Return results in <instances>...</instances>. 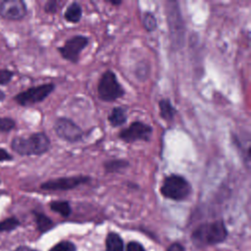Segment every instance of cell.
I'll return each mask as SVG.
<instances>
[{
  "label": "cell",
  "mask_w": 251,
  "mask_h": 251,
  "mask_svg": "<svg viewBox=\"0 0 251 251\" xmlns=\"http://www.w3.org/2000/svg\"><path fill=\"white\" fill-rule=\"evenodd\" d=\"M20 225V222L16 218H9L0 223V231H10L15 229Z\"/></svg>",
  "instance_id": "cell-20"
},
{
  "label": "cell",
  "mask_w": 251,
  "mask_h": 251,
  "mask_svg": "<svg viewBox=\"0 0 251 251\" xmlns=\"http://www.w3.org/2000/svg\"><path fill=\"white\" fill-rule=\"evenodd\" d=\"M141 24L147 32H152L157 28V20L154 14L150 11H145L141 14Z\"/></svg>",
  "instance_id": "cell-17"
},
{
  "label": "cell",
  "mask_w": 251,
  "mask_h": 251,
  "mask_svg": "<svg viewBox=\"0 0 251 251\" xmlns=\"http://www.w3.org/2000/svg\"><path fill=\"white\" fill-rule=\"evenodd\" d=\"M98 97L104 102H113L122 98L126 91L119 82L116 74L111 71H105L99 78L97 85Z\"/></svg>",
  "instance_id": "cell-5"
},
{
  "label": "cell",
  "mask_w": 251,
  "mask_h": 251,
  "mask_svg": "<svg viewBox=\"0 0 251 251\" xmlns=\"http://www.w3.org/2000/svg\"><path fill=\"white\" fill-rule=\"evenodd\" d=\"M15 251H35V250H33V249L29 248V247H26V246H20Z\"/></svg>",
  "instance_id": "cell-29"
},
{
  "label": "cell",
  "mask_w": 251,
  "mask_h": 251,
  "mask_svg": "<svg viewBox=\"0 0 251 251\" xmlns=\"http://www.w3.org/2000/svg\"><path fill=\"white\" fill-rule=\"evenodd\" d=\"M153 128L150 125L135 121L119 132V138L126 143H132L138 140L147 142L150 140Z\"/></svg>",
  "instance_id": "cell-9"
},
{
  "label": "cell",
  "mask_w": 251,
  "mask_h": 251,
  "mask_svg": "<svg viewBox=\"0 0 251 251\" xmlns=\"http://www.w3.org/2000/svg\"><path fill=\"white\" fill-rule=\"evenodd\" d=\"M35 221L37 224V227L41 232L47 231L53 226V222L44 214L35 213Z\"/></svg>",
  "instance_id": "cell-19"
},
{
  "label": "cell",
  "mask_w": 251,
  "mask_h": 251,
  "mask_svg": "<svg viewBox=\"0 0 251 251\" xmlns=\"http://www.w3.org/2000/svg\"><path fill=\"white\" fill-rule=\"evenodd\" d=\"M166 14L172 48L181 49L185 41V24L178 2L167 1Z\"/></svg>",
  "instance_id": "cell-1"
},
{
  "label": "cell",
  "mask_w": 251,
  "mask_h": 251,
  "mask_svg": "<svg viewBox=\"0 0 251 251\" xmlns=\"http://www.w3.org/2000/svg\"><path fill=\"white\" fill-rule=\"evenodd\" d=\"M14 74L13 72L9 70H0V85L1 84H7L13 77Z\"/></svg>",
  "instance_id": "cell-23"
},
{
  "label": "cell",
  "mask_w": 251,
  "mask_h": 251,
  "mask_svg": "<svg viewBox=\"0 0 251 251\" xmlns=\"http://www.w3.org/2000/svg\"><path fill=\"white\" fill-rule=\"evenodd\" d=\"M55 89L54 83H44L28 88L15 96V100L22 106L32 105L43 101Z\"/></svg>",
  "instance_id": "cell-10"
},
{
  "label": "cell",
  "mask_w": 251,
  "mask_h": 251,
  "mask_svg": "<svg viewBox=\"0 0 251 251\" xmlns=\"http://www.w3.org/2000/svg\"><path fill=\"white\" fill-rule=\"evenodd\" d=\"M160 192L165 198L182 201L190 196L192 187L184 176L177 174H171L163 179Z\"/></svg>",
  "instance_id": "cell-4"
},
{
  "label": "cell",
  "mask_w": 251,
  "mask_h": 251,
  "mask_svg": "<svg viewBox=\"0 0 251 251\" xmlns=\"http://www.w3.org/2000/svg\"><path fill=\"white\" fill-rule=\"evenodd\" d=\"M57 1L55 0H51V1H48L46 2L45 6H44V10L46 13H49V14H54L56 13L57 11Z\"/></svg>",
  "instance_id": "cell-24"
},
{
  "label": "cell",
  "mask_w": 251,
  "mask_h": 251,
  "mask_svg": "<svg viewBox=\"0 0 251 251\" xmlns=\"http://www.w3.org/2000/svg\"><path fill=\"white\" fill-rule=\"evenodd\" d=\"M127 121L126 110L123 107H114L108 115V122L113 127H118L125 125Z\"/></svg>",
  "instance_id": "cell-12"
},
{
  "label": "cell",
  "mask_w": 251,
  "mask_h": 251,
  "mask_svg": "<svg viewBox=\"0 0 251 251\" xmlns=\"http://www.w3.org/2000/svg\"><path fill=\"white\" fill-rule=\"evenodd\" d=\"M81 17H82V8L77 2L71 3L67 7L64 13L65 20L72 24L78 23L81 20Z\"/></svg>",
  "instance_id": "cell-15"
},
{
  "label": "cell",
  "mask_w": 251,
  "mask_h": 251,
  "mask_svg": "<svg viewBox=\"0 0 251 251\" xmlns=\"http://www.w3.org/2000/svg\"><path fill=\"white\" fill-rule=\"evenodd\" d=\"M129 167V162L126 159H109L103 163V168L106 173L115 174L121 173Z\"/></svg>",
  "instance_id": "cell-13"
},
{
  "label": "cell",
  "mask_w": 251,
  "mask_h": 251,
  "mask_svg": "<svg viewBox=\"0 0 251 251\" xmlns=\"http://www.w3.org/2000/svg\"><path fill=\"white\" fill-rule=\"evenodd\" d=\"M167 251H185L183 246L179 243H173L169 246L168 250Z\"/></svg>",
  "instance_id": "cell-27"
},
{
  "label": "cell",
  "mask_w": 251,
  "mask_h": 251,
  "mask_svg": "<svg viewBox=\"0 0 251 251\" xmlns=\"http://www.w3.org/2000/svg\"><path fill=\"white\" fill-rule=\"evenodd\" d=\"M126 251H145V250L140 243L136 241H131L126 245Z\"/></svg>",
  "instance_id": "cell-25"
},
{
  "label": "cell",
  "mask_w": 251,
  "mask_h": 251,
  "mask_svg": "<svg viewBox=\"0 0 251 251\" xmlns=\"http://www.w3.org/2000/svg\"><path fill=\"white\" fill-rule=\"evenodd\" d=\"M15 127V121L10 118H0V132L10 131Z\"/></svg>",
  "instance_id": "cell-22"
},
{
  "label": "cell",
  "mask_w": 251,
  "mask_h": 251,
  "mask_svg": "<svg viewBox=\"0 0 251 251\" xmlns=\"http://www.w3.org/2000/svg\"><path fill=\"white\" fill-rule=\"evenodd\" d=\"M13 157L4 149L0 148V162L2 161H9V160H12Z\"/></svg>",
  "instance_id": "cell-26"
},
{
  "label": "cell",
  "mask_w": 251,
  "mask_h": 251,
  "mask_svg": "<svg viewBox=\"0 0 251 251\" xmlns=\"http://www.w3.org/2000/svg\"><path fill=\"white\" fill-rule=\"evenodd\" d=\"M226 236V227L224 222L219 220L199 226L192 233V240L195 244L202 246L223 242Z\"/></svg>",
  "instance_id": "cell-3"
},
{
  "label": "cell",
  "mask_w": 251,
  "mask_h": 251,
  "mask_svg": "<svg viewBox=\"0 0 251 251\" xmlns=\"http://www.w3.org/2000/svg\"><path fill=\"white\" fill-rule=\"evenodd\" d=\"M107 2L113 6H120L123 3V1L121 0H108Z\"/></svg>",
  "instance_id": "cell-28"
},
{
  "label": "cell",
  "mask_w": 251,
  "mask_h": 251,
  "mask_svg": "<svg viewBox=\"0 0 251 251\" xmlns=\"http://www.w3.org/2000/svg\"><path fill=\"white\" fill-rule=\"evenodd\" d=\"M89 38L85 35H75L67 39L66 42L57 48L58 52L65 60L71 63H77L80 53L86 48Z\"/></svg>",
  "instance_id": "cell-7"
},
{
  "label": "cell",
  "mask_w": 251,
  "mask_h": 251,
  "mask_svg": "<svg viewBox=\"0 0 251 251\" xmlns=\"http://www.w3.org/2000/svg\"><path fill=\"white\" fill-rule=\"evenodd\" d=\"M4 98H5V94H4L3 91L0 90V101H2Z\"/></svg>",
  "instance_id": "cell-30"
},
{
  "label": "cell",
  "mask_w": 251,
  "mask_h": 251,
  "mask_svg": "<svg viewBox=\"0 0 251 251\" xmlns=\"http://www.w3.org/2000/svg\"><path fill=\"white\" fill-rule=\"evenodd\" d=\"M107 251H124V242L121 236L115 232H110L106 238Z\"/></svg>",
  "instance_id": "cell-16"
},
{
  "label": "cell",
  "mask_w": 251,
  "mask_h": 251,
  "mask_svg": "<svg viewBox=\"0 0 251 251\" xmlns=\"http://www.w3.org/2000/svg\"><path fill=\"white\" fill-rule=\"evenodd\" d=\"M50 208L52 211L60 214L62 217H69L71 215L72 209L70 203L68 201L60 200V201H53L50 203Z\"/></svg>",
  "instance_id": "cell-18"
},
{
  "label": "cell",
  "mask_w": 251,
  "mask_h": 251,
  "mask_svg": "<svg viewBox=\"0 0 251 251\" xmlns=\"http://www.w3.org/2000/svg\"><path fill=\"white\" fill-rule=\"evenodd\" d=\"M91 180L89 176L79 175V176H64L55 179H49L43 183H41L40 188L43 190H51V191H66L75 189V187L88 183Z\"/></svg>",
  "instance_id": "cell-8"
},
{
  "label": "cell",
  "mask_w": 251,
  "mask_h": 251,
  "mask_svg": "<svg viewBox=\"0 0 251 251\" xmlns=\"http://www.w3.org/2000/svg\"><path fill=\"white\" fill-rule=\"evenodd\" d=\"M26 14V6L21 0H5L0 3V16L10 21L22 20Z\"/></svg>",
  "instance_id": "cell-11"
},
{
  "label": "cell",
  "mask_w": 251,
  "mask_h": 251,
  "mask_svg": "<svg viewBox=\"0 0 251 251\" xmlns=\"http://www.w3.org/2000/svg\"><path fill=\"white\" fill-rule=\"evenodd\" d=\"M54 130L61 139L70 143L79 142L84 136V131L81 127L66 117H60L55 121Z\"/></svg>",
  "instance_id": "cell-6"
},
{
  "label": "cell",
  "mask_w": 251,
  "mask_h": 251,
  "mask_svg": "<svg viewBox=\"0 0 251 251\" xmlns=\"http://www.w3.org/2000/svg\"><path fill=\"white\" fill-rule=\"evenodd\" d=\"M75 245L70 241H62L54 245L49 251H75Z\"/></svg>",
  "instance_id": "cell-21"
},
{
  "label": "cell",
  "mask_w": 251,
  "mask_h": 251,
  "mask_svg": "<svg viewBox=\"0 0 251 251\" xmlns=\"http://www.w3.org/2000/svg\"><path fill=\"white\" fill-rule=\"evenodd\" d=\"M158 106H159L160 116L163 120L168 121V122L174 120V118L176 114V109L172 104L170 99H168V98L161 99L158 103Z\"/></svg>",
  "instance_id": "cell-14"
},
{
  "label": "cell",
  "mask_w": 251,
  "mask_h": 251,
  "mask_svg": "<svg viewBox=\"0 0 251 251\" xmlns=\"http://www.w3.org/2000/svg\"><path fill=\"white\" fill-rule=\"evenodd\" d=\"M51 142L44 132H35L27 137H16L11 142L15 152L23 156L42 155L50 148Z\"/></svg>",
  "instance_id": "cell-2"
}]
</instances>
